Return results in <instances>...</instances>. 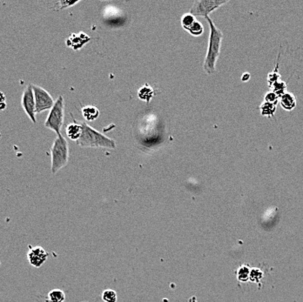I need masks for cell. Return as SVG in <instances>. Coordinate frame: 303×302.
<instances>
[{
  "label": "cell",
  "mask_w": 303,
  "mask_h": 302,
  "mask_svg": "<svg viewBox=\"0 0 303 302\" xmlns=\"http://www.w3.org/2000/svg\"><path fill=\"white\" fill-rule=\"evenodd\" d=\"M51 156H52L51 170L53 174H56L68 164V142L62 134L58 135L53 142V145L51 147Z\"/></svg>",
  "instance_id": "3957f363"
},
{
  "label": "cell",
  "mask_w": 303,
  "mask_h": 302,
  "mask_svg": "<svg viewBox=\"0 0 303 302\" xmlns=\"http://www.w3.org/2000/svg\"><path fill=\"white\" fill-rule=\"evenodd\" d=\"M264 102H267V103H271V104H278L279 102V97L275 94L274 92H267L265 96H264Z\"/></svg>",
  "instance_id": "cb8c5ba5"
},
{
  "label": "cell",
  "mask_w": 303,
  "mask_h": 302,
  "mask_svg": "<svg viewBox=\"0 0 303 302\" xmlns=\"http://www.w3.org/2000/svg\"><path fill=\"white\" fill-rule=\"evenodd\" d=\"M21 105L29 119L33 121L34 124H36V105L32 84L27 85L26 88L24 89L21 99Z\"/></svg>",
  "instance_id": "52a82bcc"
},
{
  "label": "cell",
  "mask_w": 303,
  "mask_h": 302,
  "mask_svg": "<svg viewBox=\"0 0 303 302\" xmlns=\"http://www.w3.org/2000/svg\"><path fill=\"white\" fill-rule=\"evenodd\" d=\"M49 254L42 246H33L30 248L27 253V260L30 265L39 268L44 265L47 261Z\"/></svg>",
  "instance_id": "ba28073f"
},
{
  "label": "cell",
  "mask_w": 303,
  "mask_h": 302,
  "mask_svg": "<svg viewBox=\"0 0 303 302\" xmlns=\"http://www.w3.org/2000/svg\"></svg>",
  "instance_id": "f1b7e54d"
},
{
  "label": "cell",
  "mask_w": 303,
  "mask_h": 302,
  "mask_svg": "<svg viewBox=\"0 0 303 302\" xmlns=\"http://www.w3.org/2000/svg\"><path fill=\"white\" fill-rule=\"evenodd\" d=\"M33 89L35 98L36 113H43L53 108L55 101H53V97L45 89L36 85H33Z\"/></svg>",
  "instance_id": "8992f818"
},
{
  "label": "cell",
  "mask_w": 303,
  "mask_h": 302,
  "mask_svg": "<svg viewBox=\"0 0 303 302\" xmlns=\"http://www.w3.org/2000/svg\"><path fill=\"white\" fill-rule=\"evenodd\" d=\"M91 40V38L87 36L85 33H73L65 40V44L73 48L74 51L81 50L85 44H87Z\"/></svg>",
  "instance_id": "9c48e42d"
},
{
  "label": "cell",
  "mask_w": 303,
  "mask_h": 302,
  "mask_svg": "<svg viewBox=\"0 0 303 302\" xmlns=\"http://www.w3.org/2000/svg\"><path fill=\"white\" fill-rule=\"evenodd\" d=\"M188 302H198V300H197L196 296H192L188 300Z\"/></svg>",
  "instance_id": "4316f807"
},
{
  "label": "cell",
  "mask_w": 303,
  "mask_h": 302,
  "mask_svg": "<svg viewBox=\"0 0 303 302\" xmlns=\"http://www.w3.org/2000/svg\"><path fill=\"white\" fill-rule=\"evenodd\" d=\"M83 132L82 123H78L77 121H74L72 123H69L65 127V133L69 140L78 141L81 138V134Z\"/></svg>",
  "instance_id": "30bf717a"
},
{
  "label": "cell",
  "mask_w": 303,
  "mask_h": 302,
  "mask_svg": "<svg viewBox=\"0 0 303 302\" xmlns=\"http://www.w3.org/2000/svg\"><path fill=\"white\" fill-rule=\"evenodd\" d=\"M272 89V92L274 93L280 98L283 96L285 93H287V85L286 84L285 81H283V80L278 81L275 83L274 85H272L270 87Z\"/></svg>",
  "instance_id": "e0dca14e"
},
{
  "label": "cell",
  "mask_w": 303,
  "mask_h": 302,
  "mask_svg": "<svg viewBox=\"0 0 303 302\" xmlns=\"http://www.w3.org/2000/svg\"><path fill=\"white\" fill-rule=\"evenodd\" d=\"M227 2V0H198L192 5L189 13L194 17H203L206 19L209 17L211 12L222 7Z\"/></svg>",
  "instance_id": "5b68a950"
},
{
  "label": "cell",
  "mask_w": 303,
  "mask_h": 302,
  "mask_svg": "<svg viewBox=\"0 0 303 302\" xmlns=\"http://www.w3.org/2000/svg\"><path fill=\"white\" fill-rule=\"evenodd\" d=\"M276 108H277L276 104H271L264 101L262 103V105H260L261 114L265 117H273L276 112Z\"/></svg>",
  "instance_id": "9a60e30c"
},
{
  "label": "cell",
  "mask_w": 303,
  "mask_h": 302,
  "mask_svg": "<svg viewBox=\"0 0 303 302\" xmlns=\"http://www.w3.org/2000/svg\"><path fill=\"white\" fill-rule=\"evenodd\" d=\"M207 23L209 24L210 33L208 39L207 52L203 63V69L207 75H213L216 73V63L221 54V48L223 40V33L215 25L214 21L210 17L206 18Z\"/></svg>",
  "instance_id": "6da1fadb"
},
{
  "label": "cell",
  "mask_w": 303,
  "mask_h": 302,
  "mask_svg": "<svg viewBox=\"0 0 303 302\" xmlns=\"http://www.w3.org/2000/svg\"><path fill=\"white\" fill-rule=\"evenodd\" d=\"M83 132L79 141H76L81 147H92V148H105L115 149L116 142L113 139L105 136L97 130L91 127L85 122L82 123Z\"/></svg>",
  "instance_id": "7a4b0ae2"
},
{
  "label": "cell",
  "mask_w": 303,
  "mask_h": 302,
  "mask_svg": "<svg viewBox=\"0 0 303 302\" xmlns=\"http://www.w3.org/2000/svg\"><path fill=\"white\" fill-rule=\"evenodd\" d=\"M277 69H278V65L276 66V69H275V71H273L272 73H268L267 75V85L269 86H272L276 82L281 81V74L277 72Z\"/></svg>",
  "instance_id": "603a6c76"
},
{
  "label": "cell",
  "mask_w": 303,
  "mask_h": 302,
  "mask_svg": "<svg viewBox=\"0 0 303 302\" xmlns=\"http://www.w3.org/2000/svg\"><path fill=\"white\" fill-rule=\"evenodd\" d=\"M251 267L248 265L244 264L242 266H240L236 271V277L239 282L246 283L249 281L250 278Z\"/></svg>",
  "instance_id": "5bb4252c"
},
{
  "label": "cell",
  "mask_w": 303,
  "mask_h": 302,
  "mask_svg": "<svg viewBox=\"0 0 303 302\" xmlns=\"http://www.w3.org/2000/svg\"><path fill=\"white\" fill-rule=\"evenodd\" d=\"M101 297L104 302H117L118 301L117 293L113 289H105L103 291Z\"/></svg>",
  "instance_id": "44dd1931"
},
{
  "label": "cell",
  "mask_w": 303,
  "mask_h": 302,
  "mask_svg": "<svg viewBox=\"0 0 303 302\" xmlns=\"http://www.w3.org/2000/svg\"><path fill=\"white\" fill-rule=\"evenodd\" d=\"M82 115L85 118V121H94L100 117V110L94 105H85L81 109Z\"/></svg>",
  "instance_id": "7c38bea8"
},
{
  "label": "cell",
  "mask_w": 303,
  "mask_h": 302,
  "mask_svg": "<svg viewBox=\"0 0 303 302\" xmlns=\"http://www.w3.org/2000/svg\"><path fill=\"white\" fill-rule=\"evenodd\" d=\"M263 279V272L262 270L260 269V268H257V267L251 268L250 278H249V281L251 282H255V283L260 284Z\"/></svg>",
  "instance_id": "7402d4cb"
},
{
  "label": "cell",
  "mask_w": 303,
  "mask_h": 302,
  "mask_svg": "<svg viewBox=\"0 0 303 302\" xmlns=\"http://www.w3.org/2000/svg\"><path fill=\"white\" fill-rule=\"evenodd\" d=\"M196 20H197L196 18L188 12V13H186V14H184L182 17L181 23H182V27L186 31L187 29L190 28L191 26L194 24V22Z\"/></svg>",
  "instance_id": "d6986e66"
},
{
  "label": "cell",
  "mask_w": 303,
  "mask_h": 302,
  "mask_svg": "<svg viewBox=\"0 0 303 302\" xmlns=\"http://www.w3.org/2000/svg\"><path fill=\"white\" fill-rule=\"evenodd\" d=\"M6 100H5V95L4 93L0 92V112L4 111L6 109Z\"/></svg>",
  "instance_id": "d4e9b609"
},
{
  "label": "cell",
  "mask_w": 303,
  "mask_h": 302,
  "mask_svg": "<svg viewBox=\"0 0 303 302\" xmlns=\"http://www.w3.org/2000/svg\"><path fill=\"white\" fill-rule=\"evenodd\" d=\"M81 1L77 0V1H72V0H61V1H58L55 3L54 5V10L55 11H61V10H64V9L70 8V7H73L75 4H79Z\"/></svg>",
  "instance_id": "ac0fdd59"
},
{
  "label": "cell",
  "mask_w": 303,
  "mask_h": 302,
  "mask_svg": "<svg viewBox=\"0 0 303 302\" xmlns=\"http://www.w3.org/2000/svg\"><path fill=\"white\" fill-rule=\"evenodd\" d=\"M154 91L148 84L143 85L141 88L139 90L138 92V97L140 98L141 101H145L147 104L150 101H152V99L154 97Z\"/></svg>",
  "instance_id": "4fadbf2b"
},
{
  "label": "cell",
  "mask_w": 303,
  "mask_h": 302,
  "mask_svg": "<svg viewBox=\"0 0 303 302\" xmlns=\"http://www.w3.org/2000/svg\"><path fill=\"white\" fill-rule=\"evenodd\" d=\"M1 136H2V135H1V133H0V138H1Z\"/></svg>",
  "instance_id": "83f0119b"
},
{
  "label": "cell",
  "mask_w": 303,
  "mask_h": 302,
  "mask_svg": "<svg viewBox=\"0 0 303 302\" xmlns=\"http://www.w3.org/2000/svg\"><path fill=\"white\" fill-rule=\"evenodd\" d=\"M186 31L190 33L192 36L200 37L202 36V34L204 33V26H203V24L201 22L196 20L194 22V24L191 26L190 28L187 29Z\"/></svg>",
  "instance_id": "ffe728a7"
},
{
  "label": "cell",
  "mask_w": 303,
  "mask_h": 302,
  "mask_svg": "<svg viewBox=\"0 0 303 302\" xmlns=\"http://www.w3.org/2000/svg\"><path fill=\"white\" fill-rule=\"evenodd\" d=\"M250 73H244L242 74V82H247V81L250 80Z\"/></svg>",
  "instance_id": "484cf974"
},
{
  "label": "cell",
  "mask_w": 303,
  "mask_h": 302,
  "mask_svg": "<svg viewBox=\"0 0 303 302\" xmlns=\"http://www.w3.org/2000/svg\"><path fill=\"white\" fill-rule=\"evenodd\" d=\"M47 299L48 302H65V294L61 289H53L49 292Z\"/></svg>",
  "instance_id": "2e32d148"
},
{
  "label": "cell",
  "mask_w": 303,
  "mask_h": 302,
  "mask_svg": "<svg viewBox=\"0 0 303 302\" xmlns=\"http://www.w3.org/2000/svg\"><path fill=\"white\" fill-rule=\"evenodd\" d=\"M279 103L285 111L291 112L296 107V98L293 93H285L283 96L280 98Z\"/></svg>",
  "instance_id": "8fae6325"
},
{
  "label": "cell",
  "mask_w": 303,
  "mask_h": 302,
  "mask_svg": "<svg viewBox=\"0 0 303 302\" xmlns=\"http://www.w3.org/2000/svg\"><path fill=\"white\" fill-rule=\"evenodd\" d=\"M65 120V100L61 95L57 99L53 108L50 110L47 119L45 122L46 128L56 133L57 136L61 135V129Z\"/></svg>",
  "instance_id": "277c9868"
}]
</instances>
